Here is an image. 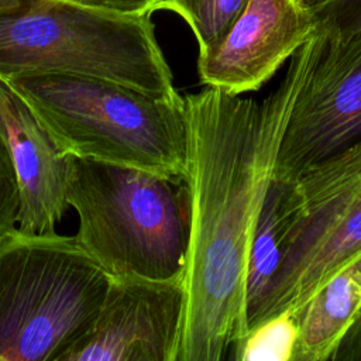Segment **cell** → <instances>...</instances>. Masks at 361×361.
Here are the masks:
<instances>
[{
  "label": "cell",
  "instance_id": "6da1fadb",
  "mask_svg": "<svg viewBox=\"0 0 361 361\" xmlns=\"http://www.w3.org/2000/svg\"><path fill=\"white\" fill-rule=\"evenodd\" d=\"M307 66L305 42L282 82L261 102L209 86L183 96L189 243L176 361L228 358L245 331L250 245Z\"/></svg>",
  "mask_w": 361,
  "mask_h": 361
},
{
  "label": "cell",
  "instance_id": "7a4b0ae2",
  "mask_svg": "<svg viewBox=\"0 0 361 361\" xmlns=\"http://www.w3.org/2000/svg\"><path fill=\"white\" fill-rule=\"evenodd\" d=\"M4 83L63 154L182 179L189 144L183 96H158L114 80L68 73Z\"/></svg>",
  "mask_w": 361,
  "mask_h": 361
},
{
  "label": "cell",
  "instance_id": "3957f363",
  "mask_svg": "<svg viewBox=\"0 0 361 361\" xmlns=\"http://www.w3.org/2000/svg\"><path fill=\"white\" fill-rule=\"evenodd\" d=\"M149 16L75 0H0V80L85 75L176 97Z\"/></svg>",
  "mask_w": 361,
  "mask_h": 361
},
{
  "label": "cell",
  "instance_id": "277c9868",
  "mask_svg": "<svg viewBox=\"0 0 361 361\" xmlns=\"http://www.w3.org/2000/svg\"><path fill=\"white\" fill-rule=\"evenodd\" d=\"M66 199L75 238L111 278H183L189 203L183 179L71 157Z\"/></svg>",
  "mask_w": 361,
  "mask_h": 361
},
{
  "label": "cell",
  "instance_id": "5b68a950",
  "mask_svg": "<svg viewBox=\"0 0 361 361\" xmlns=\"http://www.w3.org/2000/svg\"><path fill=\"white\" fill-rule=\"evenodd\" d=\"M113 278L75 235L0 241V361H59L93 326Z\"/></svg>",
  "mask_w": 361,
  "mask_h": 361
},
{
  "label": "cell",
  "instance_id": "8992f818",
  "mask_svg": "<svg viewBox=\"0 0 361 361\" xmlns=\"http://www.w3.org/2000/svg\"><path fill=\"white\" fill-rule=\"evenodd\" d=\"M281 248L279 267L247 330L279 313H296L361 252V144L285 182Z\"/></svg>",
  "mask_w": 361,
  "mask_h": 361
},
{
  "label": "cell",
  "instance_id": "52a82bcc",
  "mask_svg": "<svg viewBox=\"0 0 361 361\" xmlns=\"http://www.w3.org/2000/svg\"><path fill=\"white\" fill-rule=\"evenodd\" d=\"M306 45V79L275 166L282 182L361 144V31L345 37L313 32Z\"/></svg>",
  "mask_w": 361,
  "mask_h": 361
},
{
  "label": "cell",
  "instance_id": "ba28073f",
  "mask_svg": "<svg viewBox=\"0 0 361 361\" xmlns=\"http://www.w3.org/2000/svg\"><path fill=\"white\" fill-rule=\"evenodd\" d=\"M185 307L183 278H113L92 329L59 361H176Z\"/></svg>",
  "mask_w": 361,
  "mask_h": 361
},
{
  "label": "cell",
  "instance_id": "9c48e42d",
  "mask_svg": "<svg viewBox=\"0 0 361 361\" xmlns=\"http://www.w3.org/2000/svg\"><path fill=\"white\" fill-rule=\"evenodd\" d=\"M314 32L293 0H248L224 38L197 58L200 83L228 94L261 89Z\"/></svg>",
  "mask_w": 361,
  "mask_h": 361
},
{
  "label": "cell",
  "instance_id": "30bf717a",
  "mask_svg": "<svg viewBox=\"0 0 361 361\" xmlns=\"http://www.w3.org/2000/svg\"><path fill=\"white\" fill-rule=\"evenodd\" d=\"M0 135L14 169L20 210L17 228L55 231L65 216L71 155L63 154L25 102L0 80Z\"/></svg>",
  "mask_w": 361,
  "mask_h": 361
},
{
  "label": "cell",
  "instance_id": "8fae6325",
  "mask_svg": "<svg viewBox=\"0 0 361 361\" xmlns=\"http://www.w3.org/2000/svg\"><path fill=\"white\" fill-rule=\"evenodd\" d=\"M361 310V252L324 282L295 313L299 337L293 361H330Z\"/></svg>",
  "mask_w": 361,
  "mask_h": 361
},
{
  "label": "cell",
  "instance_id": "7c38bea8",
  "mask_svg": "<svg viewBox=\"0 0 361 361\" xmlns=\"http://www.w3.org/2000/svg\"><path fill=\"white\" fill-rule=\"evenodd\" d=\"M283 195L285 182L274 178L262 202L248 252L245 269V331L251 314L267 292L281 262Z\"/></svg>",
  "mask_w": 361,
  "mask_h": 361
},
{
  "label": "cell",
  "instance_id": "4fadbf2b",
  "mask_svg": "<svg viewBox=\"0 0 361 361\" xmlns=\"http://www.w3.org/2000/svg\"><path fill=\"white\" fill-rule=\"evenodd\" d=\"M248 0H157L154 11L169 10L190 27L199 56L210 52L227 34Z\"/></svg>",
  "mask_w": 361,
  "mask_h": 361
},
{
  "label": "cell",
  "instance_id": "5bb4252c",
  "mask_svg": "<svg viewBox=\"0 0 361 361\" xmlns=\"http://www.w3.org/2000/svg\"><path fill=\"white\" fill-rule=\"evenodd\" d=\"M298 337L296 314L283 312L248 329L234 344L228 358L235 361H293Z\"/></svg>",
  "mask_w": 361,
  "mask_h": 361
},
{
  "label": "cell",
  "instance_id": "9a60e30c",
  "mask_svg": "<svg viewBox=\"0 0 361 361\" xmlns=\"http://www.w3.org/2000/svg\"><path fill=\"white\" fill-rule=\"evenodd\" d=\"M312 16L314 32L345 37L361 31V0H327Z\"/></svg>",
  "mask_w": 361,
  "mask_h": 361
},
{
  "label": "cell",
  "instance_id": "2e32d148",
  "mask_svg": "<svg viewBox=\"0 0 361 361\" xmlns=\"http://www.w3.org/2000/svg\"><path fill=\"white\" fill-rule=\"evenodd\" d=\"M18 186L7 147L0 135V241L18 224Z\"/></svg>",
  "mask_w": 361,
  "mask_h": 361
},
{
  "label": "cell",
  "instance_id": "e0dca14e",
  "mask_svg": "<svg viewBox=\"0 0 361 361\" xmlns=\"http://www.w3.org/2000/svg\"><path fill=\"white\" fill-rule=\"evenodd\" d=\"M330 361H361V310L336 345Z\"/></svg>",
  "mask_w": 361,
  "mask_h": 361
},
{
  "label": "cell",
  "instance_id": "ac0fdd59",
  "mask_svg": "<svg viewBox=\"0 0 361 361\" xmlns=\"http://www.w3.org/2000/svg\"><path fill=\"white\" fill-rule=\"evenodd\" d=\"M86 6L120 13V14H151L157 0H75Z\"/></svg>",
  "mask_w": 361,
  "mask_h": 361
},
{
  "label": "cell",
  "instance_id": "d6986e66",
  "mask_svg": "<svg viewBox=\"0 0 361 361\" xmlns=\"http://www.w3.org/2000/svg\"><path fill=\"white\" fill-rule=\"evenodd\" d=\"M298 6H300L302 8L307 10V11H313L317 7H320L323 3H326L327 0H293Z\"/></svg>",
  "mask_w": 361,
  "mask_h": 361
}]
</instances>
